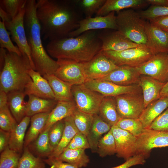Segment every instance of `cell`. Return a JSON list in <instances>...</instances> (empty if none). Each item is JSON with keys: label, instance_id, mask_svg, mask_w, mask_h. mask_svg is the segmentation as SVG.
Wrapping results in <instances>:
<instances>
[{"label": "cell", "instance_id": "obj_49", "mask_svg": "<svg viewBox=\"0 0 168 168\" xmlns=\"http://www.w3.org/2000/svg\"><path fill=\"white\" fill-rule=\"evenodd\" d=\"M45 163L50 166V168H78L68 163L60 161L55 158L43 159Z\"/></svg>", "mask_w": 168, "mask_h": 168}, {"label": "cell", "instance_id": "obj_28", "mask_svg": "<svg viewBox=\"0 0 168 168\" xmlns=\"http://www.w3.org/2000/svg\"><path fill=\"white\" fill-rule=\"evenodd\" d=\"M76 108L74 101H58L55 107L50 112L42 132L49 128L56 122L71 116Z\"/></svg>", "mask_w": 168, "mask_h": 168}, {"label": "cell", "instance_id": "obj_8", "mask_svg": "<svg viewBox=\"0 0 168 168\" xmlns=\"http://www.w3.org/2000/svg\"><path fill=\"white\" fill-rule=\"evenodd\" d=\"M25 5L21 9L15 17L10 21L4 23L12 40L16 44L22 54H26L28 56L32 69L35 70L25 29Z\"/></svg>", "mask_w": 168, "mask_h": 168}, {"label": "cell", "instance_id": "obj_1", "mask_svg": "<svg viewBox=\"0 0 168 168\" xmlns=\"http://www.w3.org/2000/svg\"><path fill=\"white\" fill-rule=\"evenodd\" d=\"M36 14L43 39L49 41L68 37L83 18L75 0H38Z\"/></svg>", "mask_w": 168, "mask_h": 168}, {"label": "cell", "instance_id": "obj_12", "mask_svg": "<svg viewBox=\"0 0 168 168\" xmlns=\"http://www.w3.org/2000/svg\"><path fill=\"white\" fill-rule=\"evenodd\" d=\"M138 68L141 75L148 76L166 83L168 81V53L155 54Z\"/></svg>", "mask_w": 168, "mask_h": 168}, {"label": "cell", "instance_id": "obj_41", "mask_svg": "<svg viewBox=\"0 0 168 168\" xmlns=\"http://www.w3.org/2000/svg\"><path fill=\"white\" fill-rule=\"evenodd\" d=\"M65 126L63 119L55 123L49 128V141L53 152L57 147L61 140Z\"/></svg>", "mask_w": 168, "mask_h": 168}, {"label": "cell", "instance_id": "obj_38", "mask_svg": "<svg viewBox=\"0 0 168 168\" xmlns=\"http://www.w3.org/2000/svg\"><path fill=\"white\" fill-rule=\"evenodd\" d=\"M106 0H75V2L85 17H92L96 14Z\"/></svg>", "mask_w": 168, "mask_h": 168}, {"label": "cell", "instance_id": "obj_37", "mask_svg": "<svg viewBox=\"0 0 168 168\" xmlns=\"http://www.w3.org/2000/svg\"><path fill=\"white\" fill-rule=\"evenodd\" d=\"M24 149L17 168H45V163L43 159L35 156L28 147Z\"/></svg>", "mask_w": 168, "mask_h": 168}, {"label": "cell", "instance_id": "obj_3", "mask_svg": "<svg viewBox=\"0 0 168 168\" xmlns=\"http://www.w3.org/2000/svg\"><path fill=\"white\" fill-rule=\"evenodd\" d=\"M25 10V29L35 70L42 76L54 74L58 65L48 55L42 44L41 27L36 14V1L27 0Z\"/></svg>", "mask_w": 168, "mask_h": 168}, {"label": "cell", "instance_id": "obj_33", "mask_svg": "<svg viewBox=\"0 0 168 168\" xmlns=\"http://www.w3.org/2000/svg\"><path fill=\"white\" fill-rule=\"evenodd\" d=\"M84 150L66 149L57 157V159L73 165L78 168L86 167L90 159Z\"/></svg>", "mask_w": 168, "mask_h": 168}, {"label": "cell", "instance_id": "obj_22", "mask_svg": "<svg viewBox=\"0 0 168 168\" xmlns=\"http://www.w3.org/2000/svg\"><path fill=\"white\" fill-rule=\"evenodd\" d=\"M168 107V97H162L150 103L138 119L144 129L148 128L153 121Z\"/></svg>", "mask_w": 168, "mask_h": 168}, {"label": "cell", "instance_id": "obj_7", "mask_svg": "<svg viewBox=\"0 0 168 168\" xmlns=\"http://www.w3.org/2000/svg\"><path fill=\"white\" fill-rule=\"evenodd\" d=\"M72 93L77 108L90 114H98L101 103L105 97L86 87L84 83L72 85Z\"/></svg>", "mask_w": 168, "mask_h": 168}, {"label": "cell", "instance_id": "obj_35", "mask_svg": "<svg viewBox=\"0 0 168 168\" xmlns=\"http://www.w3.org/2000/svg\"><path fill=\"white\" fill-rule=\"evenodd\" d=\"M97 152L102 157L116 153L115 140L111 128L99 141Z\"/></svg>", "mask_w": 168, "mask_h": 168}, {"label": "cell", "instance_id": "obj_13", "mask_svg": "<svg viewBox=\"0 0 168 168\" xmlns=\"http://www.w3.org/2000/svg\"><path fill=\"white\" fill-rule=\"evenodd\" d=\"M84 84L88 88L104 96L115 97L124 94L142 93V91L138 84L121 86L100 79L88 80Z\"/></svg>", "mask_w": 168, "mask_h": 168}, {"label": "cell", "instance_id": "obj_23", "mask_svg": "<svg viewBox=\"0 0 168 168\" xmlns=\"http://www.w3.org/2000/svg\"><path fill=\"white\" fill-rule=\"evenodd\" d=\"M147 4L144 0H106L96 14V16H104L112 12H118L128 8H138Z\"/></svg>", "mask_w": 168, "mask_h": 168}, {"label": "cell", "instance_id": "obj_27", "mask_svg": "<svg viewBox=\"0 0 168 168\" xmlns=\"http://www.w3.org/2000/svg\"><path fill=\"white\" fill-rule=\"evenodd\" d=\"M28 97L26 115L30 117L39 113L50 112L58 102L55 99L43 98L32 95H29Z\"/></svg>", "mask_w": 168, "mask_h": 168}, {"label": "cell", "instance_id": "obj_53", "mask_svg": "<svg viewBox=\"0 0 168 168\" xmlns=\"http://www.w3.org/2000/svg\"><path fill=\"white\" fill-rule=\"evenodd\" d=\"M8 105L7 93L3 91H0V108Z\"/></svg>", "mask_w": 168, "mask_h": 168}, {"label": "cell", "instance_id": "obj_32", "mask_svg": "<svg viewBox=\"0 0 168 168\" xmlns=\"http://www.w3.org/2000/svg\"><path fill=\"white\" fill-rule=\"evenodd\" d=\"M64 119L65 126L61 140L57 147L48 158L57 157L65 150L75 135L79 132L72 116Z\"/></svg>", "mask_w": 168, "mask_h": 168}, {"label": "cell", "instance_id": "obj_15", "mask_svg": "<svg viewBox=\"0 0 168 168\" xmlns=\"http://www.w3.org/2000/svg\"><path fill=\"white\" fill-rule=\"evenodd\" d=\"M102 29L117 30L115 12L104 16L83 18L79 21L78 28L71 33L68 37H75L87 31Z\"/></svg>", "mask_w": 168, "mask_h": 168}, {"label": "cell", "instance_id": "obj_42", "mask_svg": "<svg viewBox=\"0 0 168 168\" xmlns=\"http://www.w3.org/2000/svg\"><path fill=\"white\" fill-rule=\"evenodd\" d=\"M18 123L12 114L8 105L0 108V128L4 131L11 132Z\"/></svg>", "mask_w": 168, "mask_h": 168}, {"label": "cell", "instance_id": "obj_9", "mask_svg": "<svg viewBox=\"0 0 168 168\" xmlns=\"http://www.w3.org/2000/svg\"><path fill=\"white\" fill-rule=\"evenodd\" d=\"M136 137V155L142 154L146 159L152 149L168 147L167 132L146 128Z\"/></svg>", "mask_w": 168, "mask_h": 168}, {"label": "cell", "instance_id": "obj_18", "mask_svg": "<svg viewBox=\"0 0 168 168\" xmlns=\"http://www.w3.org/2000/svg\"><path fill=\"white\" fill-rule=\"evenodd\" d=\"M146 44L153 55L160 53H168V33L150 22H147Z\"/></svg>", "mask_w": 168, "mask_h": 168}, {"label": "cell", "instance_id": "obj_24", "mask_svg": "<svg viewBox=\"0 0 168 168\" xmlns=\"http://www.w3.org/2000/svg\"><path fill=\"white\" fill-rule=\"evenodd\" d=\"M111 128L98 114L94 115L92 123L86 136L92 152H97L99 141L103 134L107 133Z\"/></svg>", "mask_w": 168, "mask_h": 168}, {"label": "cell", "instance_id": "obj_26", "mask_svg": "<svg viewBox=\"0 0 168 168\" xmlns=\"http://www.w3.org/2000/svg\"><path fill=\"white\" fill-rule=\"evenodd\" d=\"M9 110L18 124L26 115V102L24 91H15L7 93Z\"/></svg>", "mask_w": 168, "mask_h": 168}, {"label": "cell", "instance_id": "obj_4", "mask_svg": "<svg viewBox=\"0 0 168 168\" xmlns=\"http://www.w3.org/2000/svg\"><path fill=\"white\" fill-rule=\"evenodd\" d=\"M32 68L26 54L7 53L3 67L0 71V91L7 93L15 91H24L32 81L29 72Z\"/></svg>", "mask_w": 168, "mask_h": 168}, {"label": "cell", "instance_id": "obj_40", "mask_svg": "<svg viewBox=\"0 0 168 168\" xmlns=\"http://www.w3.org/2000/svg\"><path fill=\"white\" fill-rule=\"evenodd\" d=\"M20 153L8 147L1 152L0 156V168H17Z\"/></svg>", "mask_w": 168, "mask_h": 168}, {"label": "cell", "instance_id": "obj_29", "mask_svg": "<svg viewBox=\"0 0 168 168\" xmlns=\"http://www.w3.org/2000/svg\"><path fill=\"white\" fill-rule=\"evenodd\" d=\"M98 114L111 127L121 118L118 113L114 97L105 96L100 105Z\"/></svg>", "mask_w": 168, "mask_h": 168}, {"label": "cell", "instance_id": "obj_48", "mask_svg": "<svg viewBox=\"0 0 168 168\" xmlns=\"http://www.w3.org/2000/svg\"><path fill=\"white\" fill-rule=\"evenodd\" d=\"M146 159L145 156L142 154L136 155L123 163L111 168H129L135 165H143L146 162Z\"/></svg>", "mask_w": 168, "mask_h": 168}, {"label": "cell", "instance_id": "obj_52", "mask_svg": "<svg viewBox=\"0 0 168 168\" xmlns=\"http://www.w3.org/2000/svg\"><path fill=\"white\" fill-rule=\"evenodd\" d=\"M147 4L152 5L168 7V0H146Z\"/></svg>", "mask_w": 168, "mask_h": 168}, {"label": "cell", "instance_id": "obj_19", "mask_svg": "<svg viewBox=\"0 0 168 168\" xmlns=\"http://www.w3.org/2000/svg\"><path fill=\"white\" fill-rule=\"evenodd\" d=\"M29 73L32 81L24 89L26 95H32L43 98L55 99L53 91L46 79L32 68Z\"/></svg>", "mask_w": 168, "mask_h": 168}, {"label": "cell", "instance_id": "obj_2", "mask_svg": "<svg viewBox=\"0 0 168 168\" xmlns=\"http://www.w3.org/2000/svg\"><path fill=\"white\" fill-rule=\"evenodd\" d=\"M98 30L86 31L74 37L49 41L47 52L51 57L83 63L88 61L102 51V43Z\"/></svg>", "mask_w": 168, "mask_h": 168}, {"label": "cell", "instance_id": "obj_14", "mask_svg": "<svg viewBox=\"0 0 168 168\" xmlns=\"http://www.w3.org/2000/svg\"><path fill=\"white\" fill-rule=\"evenodd\" d=\"M83 64L87 80L100 79L119 67L101 51L90 60L83 63Z\"/></svg>", "mask_w": 168, "mask_h": 168}, {"label": "cell", "instance_id": "obj_16", "mask_svg": "<svg viewBox=\"0 0 168 168\" xmlns=\"http://www.w3.org/2000/svg\"><path fill=\"white\" fill-rule=\"evenodd\" d=\"M98 35L102 43V51L119 52L144 45L133 42L118 30H114V31L108 32L103 29L100 31H98Z\"/></svg>", "mask_w": 168, "mask_h": 168}, {"label": "cell", "instance_id": "obj_45", "mask_svg": "<svg viewBox=\"0 0 168 168\" xmlns=\"http://www.w3.org/2000/svg\"><path fill=\"white\" fill-rule=\"evenodd\" d=\"M139 14L143 18L150 20L168 15V7L152 5L147 9L141 11Z\"/></svg>", "mask_w": 168, "mask_h": 168}, {"label": "cell", "instance_id": "obj_6", "mask_svg": "<svg viewBox=\"0 0 168 168\" xmlns=\"http://www.w3.org/2000/svg\"><path fill=\"white\" fill-rule=\"evenodd\" d=\"M101 52L118 66L132 67L141 66L153 56L145 44L120 51H103Z\"/></svg>", "mask_w": 168, "mask_h": 168}, {"label": "cell", "instance_id": "obj_36", "mask_svg": "<svg viewBox=\"0 0 168 168\" xmlns=\"http://www.w3.org/2000/svg\"><path fill=\"white\" fill-rule=\"evenodd\" d=\"M71 116L79 131L86 136L92 123L94 115L83 112L77 107Z\"/></svg>", "mask_w": 168, "mask_h": 168}, {"label": "cell", "instance_id": "obj_5", "mask_svg": "<svg viewBox=\"0 0 168 168\" xmlns=\"http://www.w3.org/2000/svg\"><path fill=\"white\" fill-rule=\"evenodd\" d=\"M116 13L117 30L133 42L146 44L147 22L139 13L132 9L122 10Z\"/></svg>", "mask_w": 168, "mask_h": 168}, {"label": "cell", "instance_id": "obj_21", "mask_svg": "<svg viewBox=\"0 0 168 168\" xmlns=\"http://www.w3.org/2000/svg\"><path fill=\"white\" fill-rule=\"evenodd\" d=\"M165 84L149 76L141 75L138 84L142 91L144 109L151 102L160 98Z\"/></svg>", "mask_w": 168, "mask_h": 168}, {"label": "cell", "instance_id": "obj_31", "mask_svg": "<svg viewBox=\"0 0 168 168\" xmlns=\"http://www.w3.org/2000/svg\"><path fill=\"white\" fill-rule=\"evenodd\" d=\"M30 117L26 116L11 132L8 147L19 153L24 147L26 130L30 122Z\"/></svg>", "mask_w": 168, "mask_h": 168}, {"label": "cell", "instance_id": "obj_25", "mask_svg": "<svg viewBox=\"0 0 168 168\" xmlns=\"http://www.w3.org/2000/svg\"><path fill=\"white\" fill-rule=\"evenodd\" d=\"M43 77L48 81L58 101H74L71 91L72 85L61 80L54 74Z\"/></svg>", "mask_w": 168, "mask_h": 168}, {"label": "cell", "instance_id": "obj_17", "mask_svg": "<svg viewBox=\"0 0 168 168\" xmlns=\"http://www.w3.org/2000/svg\"><path fill=\"white\" fill-rule=\"evenodd\" d=\"M111 129L115 140L116 156L126 161L136 155V137L115 125Z\"/></svg>", "mask_w": 168, "mask_h": 168}, {"label": "cell", "instance_id": "obj_20", "mask_svg": "<svg viewBox=\"0 0 168 168\" xmlns=\"http://www.w3.org/2000/svg\"><path fill=\"white\" fill-rule=\"evenodd\" d=\"M141 76L138 67L121 66L100 80L127 86L138 84Z\"/></svg>", "mask_w": 168, "mask_h": 168}, {"label": "cell", "instance_id": "obj_30", "mask_svg": "<svg viewBox=\"0 0 168 168\" xmlns=\"http://www.w3.org/2000/svg\"><path fill=\"white\" fill-rule=\"evenodd\" d=\"M50 112L35 114L30 117V125L25 137L24 147H27L42 132Z\"/></svg>", "mask_w": 168, "mask_h": 168}, {"label": "cell", "instance_id": "obj_43", "mask_svg": "<svg viewBox=\"0 0 168 168\" xmlns=\"http://www.w3.org/2000/svg\"><path fill=\"white\" fill-rule=\"evenodd\" d=\"M7 29L5 23L0 21V47L6 49L9 52L15 53L18 55L22 54L19 48L15 45L10 38V34Z\"/></svg>", "mask_w": 168, "mask_h": 168}, {"label": "cell", "instance_id": "obj_44", "mask_svg": "<svg viewBox=\"0 0 168 168\" xmlns=\"http://www.w3.org/2000/svg\"><path fill=\"white\" fill-rule=\"evenodd\" d=\"M27 0H1L0 7L12 19L18 15L25 5Z\"/></svg>", "mask_w": 168, "mask_h": 168}, {"label": "cell", "instance_id": "obj_11", "mask_svg": "<svg viewBox=\"0 0 168 168\" xmlns=\"http://www.w3.org/2000/svg\"><path fill=\"white\" fill-rule=\"evenodd\" d=\"M58 67L54 74L61 80L72 85L84 83L87 80L83 63L69 59H59Z\"/></svg>", "mask_w": 168, "mask_h": 168}, {"label": "cell", "instance_id": "obj_39", "mask_svg": "<svg viewBox=\"0 0 168 168\" xmlns=\"http://www.w3.org/2000/svg\"><path fill=\"white\" fill-rule=\"evenodd\" d=\"M115 125L136 137L141 134L144 129L138 119L120 118Z\"/></svg>", "mask_w": 168, "mask_h": 168}, {"label": "cell", "instance_id": "obj_47", "mask_svg": "<svg viewBox=\"0 0 168 168\" xmlns=\"http://www.w3.org/2000/svg\"><path fill=\"white\" fill-rule=\"evenodd\" d=\"M148 128L168 132V107L153 121Z\"/></svg>", "mask_w": 168, "mask_h": 168}, {"label": "cell", "instance_id": "obj_34", "mask_svg": "<svg viewBox=\"0 0 168 168\" xmlns=\"http://www.w3.org/2000/svg\"><path fill=\"white\" fill-rule=\"evenodd\" d=\"M48 128L42 132L27 147L31 153L40 158L49 157L52 152L49 138Z\"/></svg>", "mask_w": 168, "mask_h": 168}, {"label": "cell", "instance_id": "obj_54", "mask_svg": "<svg viewBox=\"0 0 168 168\" xmlns=\"http://www.w3.org/2000/svg\"><path fill=\"white\" fill-rule=\"evenodd\" d=\"M0 16L2 21L4 23L12 20L8 14L1 7H0Z\"/></svg>", "mask_w": 168, "mask_h": 168}, {"label": "cell", "instance_id": "obj_10", "mask_svg": "<svg viewBox=\"0 0 168 168\" xmlns=\"http://www.w3.org/2000/svg\"><path fill=\"white\" fill-rule=\"evenodd\" d=\"M114 98L121 118L138 119L144 109L142 93L124 94Z\"/></svg>", "mask_w": 168, "mask_h": 168}, {"label": "cell", "instance_id": "obj_50", "mask_svg": "<svg viewBox=\"0 0 168 168\" xmlns=\"http://www.w3.org/2000/svg\"><path fill=\"white\" fill-rule=\"evenodd\" d=\"M150 22L168 33V15L151 20Z\"/></svg>", "mask_w": 168, "mask_h": 168}, {"label": "cell", "instance_id": "obj_56", "mask_svg": "<svg viewBox=\"0 0 168 168\" xmlns=\"http://www.w3.org/2000/svg\"><path fill=\"white\" fill-rule=\"evenodd\" d=\"M168 97V81L164 85L160 94V97Z\"/></svg>", "mask_w": 168, "mask_h": 168}, {"label": "cell", "instance_id": "obj_55", "mask_svg": "<svg viewBox=\"0 0 168 168\" xmlns=\"http://www.w3.org/2000/svg\"><path fill=\"white\" fill-rule=\"evenodd\" d=\"M7 52L5 49L0 48V71H1L3 67L5 61V56Z\"/></svg>", "mask_w": 168, "mask_h": 168}, {"label": "cell", "instance_id": "obj_46", "mask_svg": "<svg viewBox=\"0 0 168 168\" xmlns=\"http://www.w3.org/2000/svg\"><path fill=\"white\" fill-rule=\"evenodd\" d=\"M90 148L86 136L78 132L74 137L66 149H82Z\"/></svg>", "mask_w": 168, "mask_h": 168}, {"label": "cell", "instance_id": "obj_51", "mask_svg": "<svg viewBox=\"0 0 168 168\" xmlns=\"http://www.w3.org/2000/svg\"><path fill=\"white\" fill-rule=\"evenodd\" d=\"M11 132L0 129V152L1 153L8 147Z\"/></svg>", "mask_w": 168, "mask_h": 168}]
</instances>
